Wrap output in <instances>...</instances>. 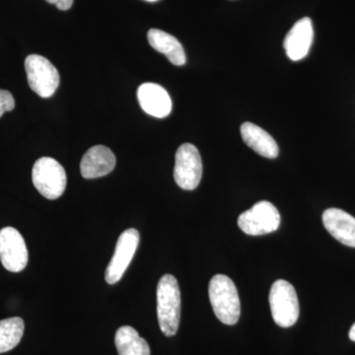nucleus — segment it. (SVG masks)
<instances>
[{
    "mask_svg": "<svg viewBox=\"0 0 355 355\" xmlns=\"http://www.w3.org/2000/svg\"><path fill=\"white\" fill-rule=\"evenodd\" d=\"M209 295L217 319L229 326L237 324L241 314V304L232 279L227 275H214L210 279Z\"/></svg>",
    "mask_w": 355,
    "mask_h": 355,
    "instance_id": "1",
    "label": "nucleus"
},
{
    "mask_svg": "<svg viewBox=\"0 0 355 355\" xmlns=\"http://www.w3.org/2000/svg\"><path fill=\"white\" fill-rule=\"evenodd\" d=\"M159 327L166 336L176 335L181 319V291L176 277L165 275L157 286Z\"/></svg>",
    "mask_w": 355,
    "mask_h": 355,
    "instance_id": "2",
    "label": "nucleus"
},
{
    "mask_svg": "<svg viewBox=\"0 0 355 355\" xmlns=\"http://www.w3.org/2000/svg\"><path fill=\"white\" fill-rule=\"evenodd\" d=\"M35 188L48 200H57L64 195L67 188V173L57 160L42 157L36 161L32 170Z\"/></svg>",
    "mask_w": 355,
    "mask_h": 355,
    "instance_id": "3",
    "label": "nucleus"
},
{
    "mask_svg": "<svg viewBox=\"0 0 355 355\" xmlns=\"http://www.w3.org/2000/svg\"><path fill=\"white\" fill-rule=\"evenodd\" d=\"M270 305L273 321L282 328H289L297 322L299 302L295 288L284 279L272 284L270 292Z\"/></svg>",
    "mask_w": 355,
    "mask_h": 355,
    "instance_id": "4",
    "label": "nucleus"
},
{
    "mask_svg": "<svg viewBox=\"0 0 355 355\" xmlns=\"http://www.w3.org/2000/svg\"><path fill=\"white\" fill-rule=\"evenodd\" d=\"M25 69L30 88L42 98H50L60 85V73L50 60L39 55L26 58Z\"/></svg>",
    "mask_w": 355,
    "mask_h": 355,
    "instance_id": "5",
    "label": "nucleus"
},
{
    "mask_svg": "<svg viewBox=\"0 0 355 355\" xmlns=\"http://www.w3.org/2000/svg\"><path fill=\"white\" fill-rule=\"evenodd\" d=\"M280 214L272 202L261 200L240 214L238 226L247 235L261 236L279 227Z\"/></svg>",
    "mask_w": 355,
    "mask_h": 355,
    "instance_id": "6",
    "label": "nucleus"
},
{
    "mask_svg": "<svg viewBox=\"0 0 355 355\" xmlns=\"http://www.w3.org/2000/svg\"><path fill=\"white\" fill-rule=\"evenodd\" d=\"M202 176V161L197 147L184 144L178 148L174 178L180 188L193 191L198 188Z\"/></svg>",
    "mask_w": 355,
    "mask_h": 355,
    "instance_id": "7",
    "label": "nucleus"
},
{
    "mask_svg": "<svg viewBox=\"0 0 355 355\" xmlns=\"http://www.w3.org/2000/svg\"><path fill=\"white\" fill-rule=\"evenodd\" d=\"M29 259L27 246L17 229L4 227L0 230V261L4 268L11 272H20Z\"/></svg>",
    "mask_w": 355,
    "mask_h": 355,
    "instance_id": "8",
    "label": "nucleus"
},
{
    "mask_svg": "<svg viewBox=\"0 0 355 355\" xmlns=\"http://www.w3.org/2000/svg\"><path fill=\"white\" fill-rule=\"evenodd\" d=\"M139 239V232L137 229L130 228L121 233L116 242L113 257L105 272V279L109 284L120 282L135 256Z\"/></svg>",
    "mask_w": 355,
    "mask_h": 355,
    "instance_id": "9",
    "label": "nucleus"
},
{
    "mask_svg": "<svg viewBox=\"0 0 355 355\" xmlns=\"http://www.w3.org/2000/svg\"><path fill=\"white\" fill-rule=\"evenodd\" d=\"M314 40L312 20L304 17L297 21L284 39V46L287 57L299 62L307 57Z\"/></svg>",
    "mask_w": 355,
    "mask_h": 355,
    "instance_id": "10",
    "label": "nucleus"
},
{
    "mask_svg": "<svg viewBox=\"0 0 355 355\" xmlns=\"http://www.w3.org/2000/svg\"><path fill=\"white\" fill-rule=\"evenodd\" d=\"M140 107L146 114L163 119L172 112V100L167 91L156 83H144L137 90Z\"/></svg>",
    "mask_w": 355,
    "mask_h": 355,
    "instance_id": "11",
    "label": "nucleus"
},
{
    "mask_svg": "<svg viewBox=\"0 0 355 355\" xmlns=\"http://www.w3.org/2000/svg\"><path fill=\"white\" fill-rule=\"evenodd\" d=\"M116 156L111 149L96 146L84 154L80 163V172L85 179H96L110 174L116 166Z\"/></svg>",
    "mask_w": 355,
    "mask_h": 355,
    "instance_id": "12",
    "label": "nucleus"
},
{
    "mask_svg": "<svg viewBox=\"0 0 355 355\" xmlns=\"http://www.w3.org/2000/svg\"><path fill=\"white\" fill-rule=\"evenodd\" d=\"M324 228L338 242L355 248V218L340 209H329L323 214Z\"/></svg>",
    "mask_w": 355,
    "mask_h": 355,
    "instance_id": "13",
    "label": "nucleus"
},
{
    "mask_svg": "<svg viewBox=\"0 0 355 355\" xmlns=\"http://www.w3.org/2000/svg\"><path fill=\"white\" fill-rule=\"evenodd\" d=\"M241 135L245 144L254 153L265 158L275 159L279 156V149L277 141L270 133L252 123L241 125Z\"/></svg>",
    "mask_w": 355,
    "mask_h": 355,
    "instance_id": "14",
    "label": "nucleus"
},
{
    "mask_svg": "<svg viewBox=\"0 0 355 355\" xmlns=\"http://www.w3.org/2000/svg\"><path fill=\"white\" fill-rule=\"evenodd\" d=\"M147 39L151 46L167 57L172 64L181 67L186 64V53L183 46L172 35L162 30L150 29L147 33Z\"/></svg>",
    "mask_w": 355,
    "mask_h": 355,
    "instance_id": "15",
    "label": "nucleus"
},
{
    "mask_svg": "<svg viewBox=\"0 0 355 355\" xmlns=\"http://www.w3.org/2000/svg\"><path fill=\"white\" fill-rule=\"evenodd\" d=\"M114 343L119 355H150L148 343L132 327H121L116 331Z\"/></svg>",
    "mask_w": 355,
    "mask_h": 355,
    "instance_id": "16",
    "label": "nucleus"
},
{
    "mask_svg": "<svg viewBox=\"0 0 355 355\" xmlns=\"http://www.w3.org/2000/svg\"><path fill=\"white\" fill-rule=\"evenodd\" d=\"M24 321L19 317L0 321V354L17 347L24 335Z\"/></svg>",
    "mask_w": 355,
    "mask_h": 355,
    "instance_id": "17",
    "label": "nucleus"
},
{
    "mask_svg": "<svg viewBox=\"0 0 355 355\" xmlns=\"http://www.w3.org/2000/svg\"><path fill=\"white\" fill-rule=\"evenodd\" d=\"M15 108V100L9 91L0 89V118L6 112H10Z\"/></svg>",
    "mask_w": 355,
    "mask_h": 355,
    "instance_id": "18",
    "label": "nucleus"
},
{
    "mask_svg": "<svg viewBox=\"0 0 355 355\" xmlns=\"http://www.w3.org/2000/svg\"><path fill=\"white\" fill-rule=\"evenodd\" d=\"M49 3L55 4L60 10L65 11L71 8L73 0H46Z\"/></svg>",
    "mask_w": 355,
    "mask_h": 355,
    "instance_id": "19",
    "label": "nucleus"
},
{
    "mask_svg": "<svg viewBox=\"0 0 355 355\" xmlns=\"http://www.w3.org/2000/svg\"><path fill=\"white\" fill-rule=\"evenodd\" d=\"M349 336L350 340H352V342H355V323L354 326L352 327V329H350Z\"/></svg>",
    "mask_w": 355,
    "mask_h": 355,
    "instance_id": "20",
    "label": "nucleus"
},
{
    "mask_svg": "<svg viewBox=\"0 0 355 355\" xmlns=\"http://www.w3.org/2000/svg\"><path fill=\"white\" fill-rule=\"evenodd\" d=\"M146 1H148V2H156V1H158V0H146Z\"/></svg>",
    "mask_w": 355,
    "mask_h": 355,
    "instance_id": "21",
    "label": "nucleus"
}]
</instances>
